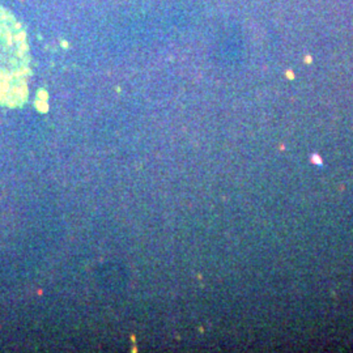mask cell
<instances>
[{"label":"cell","instance_id":"1","mask_svg":"<svg viewBox=\"0 0 353 353\" xmlns=\"http://www.w3.org/2000/svg\"><path fill=\"white\" fill-rule=\"evenodd\" d=\"M29 72L26 30L12 13L0 7V103L19 106L26 101Z\"/></svg>","mask_w":353,"mask_h":353}]
</instances>
